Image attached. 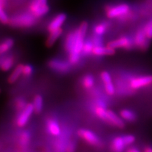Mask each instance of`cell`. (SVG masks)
Segmentation results:
<instances>
[{
  "mask_svg": "<svg viewBox=\"0 0 152 152\" xmlns=\"http://www.w3.org/2000/svg\"><path fill=\"white\" fill-rule=\"evenodd\" d=\"M19 112L16 118V124L19 127H23L28 123L32 113L34 112L32 103H27L26 107Z\"/></svg>",
  "mask_w": 152,
  "mask_h": 152,
  "instance_id": "obj_5",
  "label": "cell"
},
{
  "mask_svg": "<svg viewBox=\"0 0 152 152\" xmlns=\"http://www.w3.org/2000/svg\"><path fill=\"white\" fill-rule=\"evenodd\" d=\"M107 23L102 22L94 26L93 28V32L94 34L102 36L105 33L107 28Z\"/></svg>",
  "mask_w": 152,
  "mask_h": 152,
  "instance_id": "obj_25",
  "label": "cell"
},
{
  "mask_svg": "<svg viewBox=\"0 0 152 152\" xmlns=\"http://www.w3.org/2000/svg\"><path fill=\"white\" fill-rule=\"evenodd\" d=\"M108 46L114 49L122 48L125 49H129L132 46V42L129 37L124 36L108 42Z\"/></svg>",
  "mask_w": 152,
  "mask_h": 152,
  "instance_id": "obj_10",
  "label": "cell"
},
{
  "mask_svg": "<svg viewBox=\"0 0 152 152\" xmlns=\"http://www.w3.org/2000/svg\"><path fill=\"white\" fill-rule=\"evenodd\" d=\"M126 146L122 136L116 137L112 140L111 149L113 152H122Z\"/></svg>",
  "mask_w": 152,
  "mask_h": 152,
  "instance_id": "obj_16",
  "label": "cell"
},
{
  "mask_svg": "<svg viewBox=\"0 0 152 152\" xmlns=\"http://www.w3.org/2000/svg\"><path fill=\"white\" fill-rule=\"evenodd\" d=\"M31 140V134L29 132L27 131H23L19 137V142H20V145L22 146H27L28 143H29V141Z\"/></svg>",
  "mask_w": 152,
  "mask_h": 152,
  "instance_id": "obj_26",
  "label": "cell"
},
{
  "mask_svg": "<svg viewBox=\"0 0 152 152\" xmlns=\"http://www.w3.org/2000/svg\"><path fill=\"white\" fill-rule=\"evenodd\" d=\"M93 55L96 56H107L113 55L115 53V49L112 48L110 46H94L93 50Z\"/></svg>",
  "mask_w": 152,
  "mask_h": 152,
  "instance_id": "obj_14",
  "label": "cell"
},
{
  "mask_svg": "<svg viewBox=\"0 0 152 152\" xmlns=\"http://www.w3.org/2000/svg\"><path fill=\"white\" fill-rule=\"evenodd\" d=\"M27 104V103L24 99L21 97H18L17 98L14 102V107H15L16 110L20 112L26 107Z\"/></svg>",
  "mask_w": 152,
  "mask_h": 152,
  "instance_id": "obj_27",
  "label": "cell"
},
{
  "mask_svg": "<svg viewBox=\"0 0 152 152\" xmlns=\"http://www.w3.org/2000/svg\"><path fill=\"white\" fill-rule=\"evenodd\" d=\"M34 72V68L30 64L23 65L22 69V75L26 77H29Z\"/></svg>",
  "mask_w": 152,
  "mask_h": 152,
  "instance_id": "obj_29",
  "label": "cell"
},
{
  "mask_svg": "<svg viewBox=\"0 0 152 152\" xmlns=\"http://www.w3.org/2000/svg\"><path fill=\"white\" fill-rule=\"evenodd\" d=\"M88 28V22H83L77 29L70 32L66 36L64 47L65 50L69 54L75 53L81 55Z\"/></svg>",
  "mask_w": 152,
  "mask_h": 152,
  "instance_id": "obj_1",
  "label": "cell"
},
{
  "mask_svg": "<svg viewBox=\"0 0 152 152\" xmlns=\"http://www.w3.org/2000/svg\"><path fill=\"white\" fill-rule=\"evenodd\" d=\"M127 152H140V151L136 148H130L127 150Z\"/></svg>",
  "mask_w": 152,
  "mask_h": 152,
  "instance_id": "obj_37",
  "label": "cell"
},
{
  "mask_svg": "<svg viewBox=\"0 0 152 152\" xmlns=\"http://www.w3.org/2000/svg\"><path fill=\"white\" fill-rule=\"evenodd\" d=\"M75 150V143L74 141H71L66 145L65 148L66 152H74Z\"/></svg>",
  "mask_w": 152,
  "mask_h": 152,
  "instance_id": "obj_34",
  "label": "cell"
},
{
  "mask_svg": "<svg viewBox=\"0 0 152 152\" xmlns=\"http://www.w3.org/2000/svg\"><path fill=\"white\" fill-rule=\"evenodd\" d=\"M92 41L93 42V45L94 46H103V39H102V36H98L96 34L93 35L92 37Z\"/></svg>",
  "mask_w": 152,
  "mask_h": 152,
  "instance_id": "obj_32",
  "label": "cell"
},
{
  "mask_svg": "<svg viewBox=\"0 0 152 152\" xmlns=\"http://www.w3.org/2000/svg\"><path fill=\"white\" fill-rule=\"evenodd\" d=\"M46 127L48 132L54 136H60L61 132V127L58 122L54 118H48L46 122Z\"/></svg>",
  "mask_w": 152,
  "mask_h": 152,
  "instance_id": "obj_13",
  "label": "cell"
},
{
  "mask_svg": "<svg viewBox=\"0 0 152 152\" xmlns=\"http://www.w3.org/2000/svg\"><path fill=\"white\" fill-rule=\"evenodd\" d=\"M66 19V15L65 13H59L55 16L48 26V31L50 32L61 28Z\"/></svg>",
  "mask_w": 152,
  "mask_h": 152,
  "instance_id": "obj_12",
  "label": "cell"
},
{
  "mask_svg": "<svg viewBox=\"0 0 152 152\" xmlns=\"http://www.w3.org/2000/svg\"><path fill=\"white\" fill-rule=\"evenodd\" d=\"M14 64H15V58L13 56L4 55L1 66H0V69L4 72H7L13 67Z\"/></svg>",
  "mask_w": 152,
  "mask_h": 152,
  "instance_id": "obj_17",
  "label": "cell"
},
{
  "mask_svg": "<svg viewBox=\"0 0 152 152\" xmlns=\"http://www.w3.org/2000/svg\"><path fill=\"white\" fill-rule=\"evenodd\" d=\"M152 84V75H145L133 78L130 80V86L134 89H140Z\"/></svg>",
  "mask_w": 152,
  "mask_h": 152,
  "instance_id": "obj_8",
  "label": "cell"
},
{
  "mask_svg": "<svg viewBox=\"0 0 152 152\" xmlns=\"http://www.w3.org/2000/svg\"><path fill=\"white\" fill-rule=\"evenodd\" d=\"M120 115L123 119L129 122H133L136 119V114L132 111L128 110V109L122 110L120 112Z\"/></svg>",
  "mask_w": 152,
  "mask_h": 152,
  "instance_id": "obj_24",
  "label": "cell"
},
{
  "mask_svg": "<svg viewBox=\"0 0 152 152\" xmlns=\"http://www.w3.org/2000/svg\"><path fill=\"white\" fill-rule=\"evenodd\" d=\"M62 32L63 31L61 28L50 32V34L46 40V45L48 47H51L53 46L55 44V42L56 41V40L58 39L61 34H62Z\"/></svg>",
  "mask_w": 152,
  "mask_h": 152,
  "instance_id": "obj_18",
  "label": "cell"
},
{
  "mask_svg": "<svg viewBox=\"0 0 152 152\" xmlns=\"http://www.w3.org/2000/svg\"><path fill=\"white\" fill-rule=\"evenodd\" d=\"M122 137L126 145H130L132 144L133 142H134V141H136L135 136L132 134H127V135L124 136Z\"/></svg>",
  "mask_w": 152,
  "mask_h": 152,
  "instance_id": "obj_33",
  "label": "cell"
},
{
  "mask_svg": "<svg viewBox=\"0 0 152 152\" xmlns=\"http://www.w3.org/2000/svg\"><path fill=\"white\" fill-rule=\"evenodd\" d=\"M48 64L50 69L60 74H66L69 72L72 65L69 62V61H65L58 58L51 59Z\"/></svg>",
  "mask_w": 152,
  "mask_h": 152,
  "instance_id": "obj_4",
  "label": "cell"
},
{
  "mask_svg": "<svg viewBox=\"0 0 152 152\" xmlns=\"http://www.w3.org/2000/svg\"><path fill=\"white\" fill-rule=\"evenodd\" d=\"M23 64H18L16 67L14 69L13 72L10 75L8 79V81L9 83L13 84L15 83L17 80L20 77L22 74V69H23Z\"/></svg>",
  "mask_w": 152,
  "mask_h": 152,
  "instance_id": "obj_19",
  "label": "cell"
},
{
  "mask_svg": "<svg viewBox=\"0 0 152 152\" xmlns=\"http://www.w3.org/2000/svg\"><path fill=\"white\" fill-rule=\"evenodd\" d=\"M14 45V41L12 38H8L0 43V56L4 55L12 49Z\"/></svg>",
  "mask_w": 152,
  "mask_h": 152,
  "instance_id": "obj_20",
  "label": "cell"
},
{
  "mask_svg": "<svg viewBox=\"0 0 152 152\" xmlns=\"http://www.w3.org/2000/svg\"><path fill=\"white\" fill-rule=\"evenodd\" d=\"M4 3V0H0V4H1V5L4 6V5H3Z\"/></svg>",
  "mask_w": 152,
  "mask_h": 152,
  "instance_id": "obj_38",
  "label": "cell"
},
{
  "mask_svg": "<svg viewBox=\"0 0 152 152\" xmlns=\"http://www.w3.org/2000/svg\"><path fill=\"white\" fill-rule=\"evenodd\" d=\"M100 77L106 93L110 96H112L115 93V88L112 83L110 74L107 71H103L101 73Z\"/></svg>",
  "mask_w": 152,
  "mask_h": 152,
  "instance_id": "obj_9",
  "label": "cell"
},
{
  "mask_svg": "<svg viewBox=\"0 0 152 152\" xmlns=\"http://www.w3.org/2000/svg\"><path fill=\"white\" fill-rule=\"evenodd\" d=\"M104 121H105L118 128H123L125 126V124L122 121V118L120 117H118L117 114L114 113L113 111L110 110H107L106 118Z\"/></svg>",
  "mask_w": 152,
  "mask_h": 152,
  "instance_id": "obj_11",
  "label": "cell"
},
{
  "mask_svg": "<svg viewBox=\"0 0 152 152\" xmlns=\"http://www.w3.org/2000/svg\"><path fill=\"white\" fill-rule=\"evenodd\" d=\"M77 134L80 138L86 141L89 145L93 146H99L101 145L100 139L91 131L86 129H80L77 131Z\"/></svg>",
  "mask_w": 152,
  "mask_h": 152,
  "instance_id": "obj_7",
  "label": "cell"
},
{
  "mask_svg": "<svg viewBox=\"0 0 152 152\" xmlns=\"http://www.w3.org/2000/svg\"><path fill=\"white\" fill-rule=\"evenodd\" d=\"M148 37H146L144 32L143 28L142 30H140L136 33V35L134 38V43L140 49H145L147 46V40ZM149 40V39H148Z\"/></svg>",
  "mask_w": 152,
  "mask_h": 152,
  "instance_id": "obj_15",
  "label": "cell"
},
{
  "mask_svg": "<svg viewBox=\"0 0 152 152\" xmlns=\"http://www.w3.org/2000/svg\"><path fill=\"white\" fill-rule=\"evenodd\" d=\"M143 30L148 39L149 40L152 39V18L146 23Z\"/></svg>",
  "mask_w": 152,
  "mask_h": 152,
  "instance_id": "obj_30",
  "label": "cell"
},
{
  "mask_svg": "<svg viewBox=\"0 0 152 152\" xmlns=\"http://www.w3.org/2000/svg\"><path fill=\"white\" fill-rule=\"evenodd\" d=\"M94 45L92 41V39H87L84 41V43L81 55L86 56L89 55L91 53H93V50L94 48Z\"/></svg>",
  "mask_w": 152,
  "mask_h": 152,
  "instance_id": "obj_22",
  "label": "cell"
},
{
  "mask_svg": "<svg viewBox=\"0 0 152 152\" xmlns=\"http://www.w3.org/2000/svg\"><path fill=\"white\" fill-rule=\"evenodd\" d=\"M28 8V11H30L36 18L45 15L50 11L47 0H32Z\"/></svg>",
  "mask_w": 152,
  "mask_h": 152,
  "instance_id": "obj_3",
  "label": "cell"
},
{
  "mask_svg": "<svg viewBox=\"0 0 152 152\" xmlns=\"http://www.w3.org/2000/svg\"><path fill=\"white\" fill-rule=\"evenodd\" d=\"M33 107H34V112L39 113L41 112L43 108V98L40 94H37L33 99Z\"/></svg>",
  "mask_w": 152,
  "mask_h": 152,
  "instance_id": "obj_21",
  "label": "cell"
},
{
  "mask_svg": "<svg viewBox=\"0 0 152 152\" xmlns=\"http://www.w3.org/2000/svg\"><path fill=\"white\" fill-rule=\"evenodd\" d=\"M129 6L127 4H121L114 7H107L106 8L107 16L109 18H114L125 15L129 12Z\"/></svg>",
  "mask_w": 152,
  "mask_h": 152,
  "instance_id": "obj_6",
  "label": "cell"
},
{
  "mask_svg": "<svg viewBox=\"0 0 152 152\" xmlns=\"http://www.w3.org/2000/svg\"><path fill=\"white\" fill-rule=\"evenodd\" d=\"M37 18L30 12H22L12 16L8 23L10 26L15 27L28 28L35 25Z\"/></svg>",
  "mask_w": 152,
  "mask_h": 152,
  "instance_id": "obj_2",
  "label": "cell"
},
{
  "mask_svg": "<svg viewBox=\"0 0 152 152\" xmlns=\"http://www.w3.org/2000/svg\"><path fill=\"white\" fill-rule=\"evenodd\" d=\"M0 93H1V89H0Z\"/></svg>",
  "mask_w": 152,
  "mask_h": 152,
  "instance_id": "obj_39",
  "label": "cell"
},
{
  "mask_svg": "<svg viewBox=\"0 0 152 152\" xmlns=\"http://www.w3.org/2000/svg\"><path fill=\"white\" fill-rule=\"evenodd\" d=\"M95 104H96V107H103V108H106L107 104L104 102H103L101 99H98V100L95 103Z\"/></svg>",
  "mask_w": 152,
  "mask_h": 152,
  "instance_id": "obj_35",
  "label": "cell"
},
{
  "mask_svg": "<svg viewBox=\"0 0 152 152\" xmlns=\"http://www.w3.org/2000/svg\"><path fill=\"white\" fill-rule=\"evenodd\" d=\"M82 86L86 89H91L94 84V77L91 74H86L83 76L81 80Z\"/></svg>",
  "mask_w": 152,
  "mask_h": 152,
  "instance_id": "obj_23",
  "label": "cell"
},
{
  "mask_svg": "<svg viewBox=\"0 0 152 152\" xmlns=\"http://www.w3.org/2000/svg\"><path fill=\"white\" fill-rule=\"evenodd\" d=\"M107 111L106 108L103 107H95L94 108V113L96 114V116L100 118V119L104 121L107 115Z\"/></svg>",
  "mask_w": 152,
  "mask_h": 152,
  "instance_id": "obj_28",
  "label": "cell"
},
{
  "mask_svg": "<svg viewBox=\"0 0 152 152\" xmlns=\"http://www.w3.org/2000/svg\"><path fill=\"white\" fill-rule=\"evenodd\" d=\"M10 20L7 13L4 12L3 9V6L0 4V22L3 23H8Z\"/></svg>",
  "mask_w": 152,
  "mask_h": 152,
  "instance_id": "obj_31",
  "label": "cell"
},
{
  "mask_svg": "<svg viewBox=\"0 0 152 152\" xmlns=\"http://www.w3.org/2000/svg\"><path fill=\"white\" fill-rule=\"evenodd\" d=\"M143 152H152V146L149 145L146 146L144 149Z\"/></svg>",
  "mask_w": 152,
  "mask_h": 152,
  "instance_id": "obj_36",
  "label": "cell"
}]
</instances>
